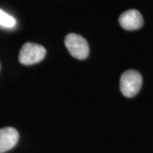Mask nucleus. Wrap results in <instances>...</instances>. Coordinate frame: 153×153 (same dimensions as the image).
<instances>
[{
    "label": "nucleus",
    "mask_w": 153,
    "mask_h": 153,
    "mask_svg": "<svg viewBox=\"0 0 153 153\" xmlns=\"http://www.w3.org/2000/svg\"><path fill=\"white\" fill-rule=\"evenodd\" d=\"M118 21L121 27L128 31L138 30L142 27L144 24L140 12L136 10H129L123 12L119 16Z\"/></svg>",
    "instance_id": "obj_4"
},
{
    "label": "nucleus",
    "mask_w": 153,
    "mask_h": 153,
    "mask_svg": "<svg viewBox=\"0 0 153 153\" xmlns=\"http://www.w3.org/2000/svg\"><path fill=\"white\" fill-rule=\"evenodd\" d=\"M16 24V20L13 17L8 15L4 11L0 10V25L4 27H14Z\"/></svg>",
    "instance_id": "obj_6"
},
{
    "label": "nucleus",
    "mask_w": 153,
    "mask_h": 153,
    "mask_svg": "<svg viewBox=\"0 0 153 153\" xmlns=\"http://www.w3.org/2000/svg\"><path fill=\"white\" fill-rule=\"evenodd\" d=\"M142 86V76L136 70H128L124 71L120 78V90L122 94L131 98L139 93Z\"/></svg>",
    "instance_id": "obj_1"
},
{
    "label": "nucleus",
    "mask_w": 153,
    "mask_h": 153,
    "mask_svg": "<svg viewBox=\"0 0 153 153\" xmlns=\"http://www.w3.org/2000/svg\"><path fill=\"white\" fill-rule=\"evenodd\" d=\"M65 45L69 53L77 60H84L89 54V46L87 40L76 33L66 35Z\"/></svg>",
    "instance_id": "obj_2"
},
{
    "label": "nucleus",
    "mask_w": 153,
    "mask_h": 153,
    "mask_svg": "<svg viewBox=\"0 0 153 153\" xmlns=\"http://www.w3.org/2000/svg\"></svg>",
    "instance_id": "obj_7"
},
{
    "label": "nucleus",
    "mask_w": 153,
    "mask_h": 153,
    "mask_svg": "<svg viewBox=\"0 0 153 153\" xmlns=\"http://www.w3.org/2000/svg\"><path fill=\"white\" fill-rule=\"evenodd\" d=\"M46 55V49L42 45L34 43H26L22 47L19 55V61L22 65L30 66L38 63Z\"/></svg>",
    "instance_id": "obj_3"
},
{
    "label": "nucleus",
    "mask_w": 153,
    "mask_h": 153,
    "mask_svg": "<svg viewBox=\"0 0 153 153\" xmlns=\"http://www.w3.org/2000/svg\"><path fill=\"white\" fill-rule=\"evenodd\" d=\"M19 140V133L15 128H0V153H4L16 146Z\"/></svg>",
    "instance_id": "obj_5"
}]
</instances>
